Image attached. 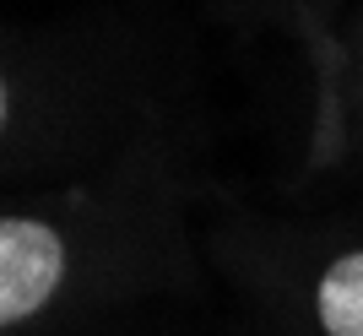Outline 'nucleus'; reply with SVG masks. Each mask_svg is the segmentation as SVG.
Segmentation results:
<instances>
[{"mask_svg":"<svg viewBox=\"0 0 363 336\" xmlns=\"http://www.w3.org/2000/svg\"><path fill=\"white\" fill-rule=\"evenodd\" d=\"M65 276L60 233L33 217H0V325L28 320L55 298Z\"/></svg>","mask_w":363,"mask_h":336,"instance_id":"nucleus-1","label":"nucleus"},{"mask_svg":"<svg viewBox=\"0 0 363 336\" xmlns=\"http://www.w3.org/2000/svg\"><path fill=\"white\" fill-rule=\"evenodd\" d=\"M320 325L331 336H363V250L320 276Z\"/></svg>","mask_w":363,"mask_h":336,"instance_id":"nucleus-2","label":"nucleus"},{"mask_svg":"<svg viewBox=\"0 0 363 336\" xmlns=\"http://www.w3.org/2000/svg\"><path fill=\"white\" fill-rule=\"evenodd\" d=\"M0 125H6V82H0Z\"/></svg>","mask_w":363,"mask_h":336,"instance_id":"nucleus-3","label":"nucleus"}]
</instances>
